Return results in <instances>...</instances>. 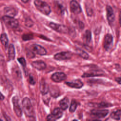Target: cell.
Instances as JSON below:
<instances>
[{
    "label": "cell",
    "mask_w": 121,
    "mask_h": 121,
    "mask_svg": "<svg viewBox=\"0 0 121 121\" xmlns=\"http://www.w3.org/2000/svg\"><path fill=\"white\" fill-rule=\"evenodd\" d=\"M22 0V2H23L24 3H26V2H27L29 0Z\"/></svg>",
    "instance_id": "cell-37"
},
{
    "label": "cell",
    "mask_w": 121,
    "mask_h": 121,
    "mask_svg": "<svg viewBox=\"0 0 121 121\" xmlns=\"http://www.w3.org/2000/svg\"><path fill=\"white\" fill-rule=\"evenodd\" d=\"M49 26L52 29L60 33L66 34L69 31V28L63 25L58 24L53 22H50Z\"/></svg>",
    "instance_id": "cell-4"
},
{
    "label": "cell",
    "mask_w": 121,
    "mask_h": 121,
    "mask_svg": "<svg viewBox=\"0 0 121 121\" xmlns=\"http://www.w3.org/2000/svg\"><path fill=\"white\" fill-rule=\"evenodd\" d=\"M107 19L109 24H112L114 21L115 15L112 8L110 5H107L106 8Z\"/></svg>",
    "instance_id": "cell-12"
},
{
    "label": "cell",
    "mask_w": 121,
    "mask_h": 121,
    "mask_svg": "<svg viewBox=\"0 0 121 121\" xmlns=\"http://www.w3.org/2000/svg\"><path fill=\"white\" fill-rule=\"evenodd\" d=\"M12 74L15 79L18 80L21 78V71L17 67H14L12 69Z\"/></svg>",
    "instance_id": "cell-19"
},
{
    "label": "cell",
    "mask_w": 121,
    "mask_h": 121,
    "mask_svg": "<svg viewBox=\"0 0 121 121\" xmlns=\"http://www.w3.org/2000/svg\"><path fill=\"white\" fill-rule=\"evenodd\" d=\"M4 12L6 16L14 17L15 16L17 13V10L14 8L11 7H7L4 9Z\"/></svg>",
    "instance_id": "cell-18"
},
{
    "label": "cell",
    "mask_w": 121,
    "mask_h": 121,
    "mask_svg": "<svg viewBox=\"0 0 121 121\" xmlns=\"http://www.w3.org/2000/svg\"><path fill=\"white\" fill-rule=\"evenodd\" d=\"M2 20L5 25L9 28H15L18 26V21L13 17L5 16L2 17Z\"/></svg>",
    "instance_id": "cell-3"
},
{
    "label": "cell",
    "mask_w": 121,
    "mask_h": 121,
    "mask_svg": "<svg viewBox=\"0 0 121 121\" xmlns=\"http://www.w3.org/2000/svg\"><path fill=\"white\" fill-rule=\"evenodd\" d=\"M32 66L35 69L40 70L44 69L46 67L45 63L42 60H36L32 62Z\"/></svg>",
    "instance_id": "cell-16"
},
{
    "label": "cell",
    "mask_w": 121,
    "mask_h": 121,
    "mask_svg": "<svg viewBox=\"0 0 121 121\" xmlns=\"http://www.w3.org/2000/svg\"><path fill=\"white\" fill-rule=\"evenodd\" d=\"M65 84L69 86L75 88H80L83 86V82L79 79H76L70 82H66Z\"/></svg>",
    "instance_id": "cell-14"
},
{
    "label": "cell",
    "mask_w": 121,
    "mask_h": 121,
    "mask_svg": "<svg viewBox=\"0 0 121 121\" xmlns=\"http://www.w3.org/2000/svg\"><path fill=\"white\" fill-rule=\"evenodd\" d=\"M111 117L115 120H120L121 119V110H118L113 112L110 115Z\"/></svg>",
    "instance_id": "cell-23"
},
{
    "label": "cell",
    "mask_w": 121,
    "mask_h": 121,
    "mask_svg": "<svg viewBox=\"0 0 121 121\" xmlns=\"http://www.w3.org/2000/svg\"><path fill=\"white\" fill-rule=\"evenodd\" d=\"M104 75V73L103 71L101 70H92L88 72L85 73L83 75V78H86V77H95V76H100Z\"/></svg>",
    "instance_id": "cell-15"
},
{
    "label": "cell",
    "mask_w": 121,
    "mask_h": 121,
    "mask_svg": "<svg viewBox=\"0 0 121 121\" xmlns=\"http://www.w3.org/2000/svg\"><path fill=\"white\" fill-rule=\"evenodd\" d=\"M39 88H40L41 93L43 95H46L49 90V88L48 87V86L44 80H41L40 82Z\"/></svg>",
    "instance_id": "cell-17"
},
{
    "label": "cell",
    "mask_w": 121,
    "mask_h": 121,
    "mask_svg": "<svg viewBox=\"0 0 121 121\" xmlns=\"http://www.w3.org/2000/svg\"><path fill=\"white\" fill-rule=\"evenodd\" d=\"M27 55L28 58H33L35 57L34 53L33 52H32L31 50H30V52H28L27 53Z\"/></svg>",
    "instance_id": "cell-32"
},
{
    "label": "cell",
    "mask_w": 121,
    "mask_h": 121,
    "mask_svg": "<svg viewBox=\"0 0 121 121\" xmlns=\"http://www.w3.org/2000/svg\"><path fill=\"white\" fill-rule=\"evenodd\" d=\"M72 56V53L69 52H63L56 54L54 58L55 60H67L71 59Z\"/></svg>",
    "instance_id": "cell-8"
},
{
    "label": "cell",
    "mask_w": 121,
    "mask_h": 121,
    "mask_svg": "<svg viewBox=\"0 0 121 121\" xmlns=\"http://www.w3.org/2000/svg\"><path fill=\"white\" fill-rule=\"evenodd\" d=\"M8 52L9 59L10 60H14L15 57V51L14 46L12 44H10L9 45Z\"/></svg>",
    "instance_id": "cell-21"
},
{
    "label": "cell",
    "mask_w": 121,
    "mask_h": 121,
    "mask_svg": "<svg viewBox=\"0 0 121 121\" xmlns=\"http://www.w3.org/2000/svg\"><path fill=\"white\" fill-rule=\"evenodd\" d=\"M22 104L23 109L25 114L29 117H33L34 115V112L30 99L27 97L24 98L22 100Z\"/></svg>",
    "instance_id": "cell-2"
},
{
    "label": "cell",
    "mask_w": 121,
    "mask_h": 121,
    "mask_svg": "<svg viewBox=\"0 0 121 121\" xmlns=\"http://www.w3.org/2000/svg\"><path fill=\"white\" fill-rule=\"evenodd\" d=\"M59 105L61 109L63 110H65L68 108L69 105V100L67 97H65L60 101Z\"/></svg>",
    "instance_id": "cell-20"
},
{
    "label": "cell",
    "mask_w": 121,
    "mask_h": 121,
    "mask_svg": "<svg viewBox=\"0 0 121 121\" xmlns=\"http://www.w3.org/2000/svg\"><path fill=\"white\" fill-rule=\"evenodd\" d=\"M34 4L37 9L42 13L45 15H48L51 13V8L45 1L42 0H35Z\"/></svg>",
    "instance_id": "cell-1"
},
{
    "label": "cell",
    "mask_w": 121,
    "mask_h": 121,
    "mask_svg": "<svg viewBox=\"0 0 121 121\" xmlns=\"http://www.w3.org/2000/svg\"><path fill=\"white\" fill-rule=\"evenodd\" d=\"M113 43V37L112 36L109 34H106L104 38V49L108 51L110 49Z\"/></svg>",
    "instance_id": "cell-11"
},
{
    "label": "cell",
    "mask_w": 121,
    "mask_h": 121,
    "mask_svg": "<svg viewBox=\"0 0 121 121\" xmlns=\"http://www.w3.org/2000/svg\"><path fill=\"white\" fill-rule=\"evenodd\" d=\"M70 10L75 14H78L81 12V7L78 2L76 0H71L69 3Z\"/></svg>",
    "instance_id": "cell-7"
},
{
    "label": "cell",
    "mask_w": 121,
    "mask_h": 121,
    "mask_svg": "<svg viewBox=\"0 0 121 121\" xmlns=\"http://www.w3.org/2000/svg\"><path fill=\"white\" fill-rule=\"evenodd\" d=\"M4 98V96L0 92V100H2Z\"/></svg>",
    "instance_id": "cell-36"
},
{
    "label": "cell",
    "mask_w": 121,
    "mask_h": 121,
    "mask_svg": "<svg viewBox=\"0 0 121 121\" xmlns=\"http://www.w3.org/2000/svg\"><path fill=\"white\" fill-rule=\"evenodd\" d=\"M119 23L121 26V10L120 11V12L119 14Z\"/></svg>",
    "instance_id": "cell-35"
},
{
    "label": "cell",
    "mask_w": 121,
    "mask_h": 121,
    "mask_svg": "<svg viewBox=\"0 0 121 121\" xmlns=\"http://www.w3.org/2000/svg\"><path fill=\"white\" fill-rule=\"evenodd\" d=\"M30 50L34 53L40 55H44L47 53V51L44 47L36 44L32 45L30 46Z\"/></svg>",
    "instance_id": "cell-6"
},
{
    "label": "cell",
    "mask_w": 121,
    "mask_h": 121,
    "mask_svg": "<svg viewBox=\"0 0 121 121\" xmlns=\"http://www.w3.org/2000/svg\"><path fill=\"white\" fill-rule=\"evenodd\" d=\"M115 81L120 84H121V77H118L115 78Z\"/></svg>",
    "instance_id": "cell-34"
},
{
    "label": "cell",
    "mask_w": 121,
    "mask_h": 121,
    "mask_svg": "<svg viewBox=\"0 0 121 121\" xmlns=\"http://www.w3.org/2000/svg\"><path fill=\"white\" fill-rule=\"evenodd\" d=\"M63 112L62 110L60 108H56L51 114L47 116L46 119L48 121H55L61 118Z\"/></svg>",
    "instance_id": "cell-5"
},
{
    "label": "cell",
    "mask_w": 121,
    "mask_h": 121,
    "mask_svg": "<svg viewBox=\"0 0 121 121\" xmlns=\"http://www.w3.org/2000/svg\"><path fill=\"white\" fill-rule=\"evenodd\" d=\"M50 94L52 96L54 97H56L59 95V91L57 88L53 87L51 88Z\"/></svg>",
    "instance_id": "cell-27"
},
{
    "label": "cell",
    "mask_w": 121,
    "mask_h": 121,
    "mask_svg": "<svg viewBox=\"0 0 121 121\" xmlns=\"http://www.w3.org/2000/svg\"><path fill=\"white\" fill-rule=\"evenodd\" d=\"M29 83L32 85H34L35 84V79L32 76H30L29 77Z\"/></svg>",
    "instance_id": "cell-33"
},
{
    "label": "cell",
    "mask_w": 121,
    "mask_h": 121,
    "mask_svg": "<svg viewBox=\"0 0 121 121\" xmlns=\"http://www.w3.org/2000/svg\"><path fill=\"white\" fill-rule=\"evenodd\" d=\"M12 102L13 104L14 110L17 116L18 117H20L22 114V112L21 107L18 104V99L17 97L14 96L12 98Z\"/></svg>",
    "instance_id": "cell-10"
},
{
    "label": "cell",
    "mask_w": 121,
    "mask_h": 121,
    "mask_svg": "<svg viewBox=\"0 0 121 121\" xmlns=\"http://www.w3.org/2000/svg\"><path fill=\"white\" fill-rule=\"evenodd\" d=\"M109 111L106 109H95L91 111V114L97 118L105 117L108 113Z\"/></svg>",
    "instance_id": "cell-9"
},
{
    "label": "cell",
    "mask_w": 121,
    "mask_h": 121,
    "mask_svg": "<svg viewBox=\"0 0 121 121\" xmlns=\"http://www.w3.org/2000/svg\"><path fill=\"white\" fill-rule=\"evenodd\" d=\"M57 3V4L56 5V6H57L58 9H58L59 10V12L61 14H62L64 12V11L65 10L64 7L62 6V5L60 4V3Z\"/></svg>",
    "instance_id": "cell-28"
},
{
    "label": "cell",
    "mask_w": 121,
    "mask_h": 121,
    "mask_svg": "<svg viewBox=\"0 0 121 121\" xmlns=\"http://www.w3.org/2000/svg\"><path fill=\"white\" fill-rule=\"evenodd\" d=\"M66 75L63 72H56L51 77L52 79L55 82H60L66 79Z\"/></svg>",
    "instance_id": "cell-13"
},
{
    "label": "cell",
    "mask_w": 121,
    "mask_h": 121,
    "mask_svg": "<svg viewBox=\"0 0 121 121\" xmlns=\"http://www.w3.org/2000/svg\"><path fill=\"white\" fill-rule=\"evenodd\" d=\"M18 61L19 63L23 66L24 67H25L26 66V61L24 58H20L18 59Z\"/></svg>",
    "instance_id": "cell-31"
},
{
    "label": "cell",
    "mask_w": 121,
    "mask_h": 121,
    "mask_svg": "<svg viewBox=\"0 0 121 121\" xmlns=\"http://www.w3.org/2000/svg\"><path fill=\"white\" fill-rule=\"evenodd\" d=\"M77 102L74 100H72V101L71 102V104H70V105L69 111L70 112H73L76 110V109L77 108Z\"/></svg>",
    "instance_id": "cell-26"
},
{
    "label": "cell",
    "mask_w": 121,
    "mask_h": 121,
    "mask_svg": "<svg viewBox=\"0 0 121 121\" xmlns=\"http://www.w3.org/2000/svg\"><path fill=\"white\" fill-rule=\"evenodd\" d=\"M33 38V36L32 35H30V34H26V35H24L23 36H22V39L25 40H28L30 39H32Z\"/></svg>",
    "instance_id": "cell-30"
},
{
    "label": "cell",
    "mask_w": 121,
    "mask_h": 121,
    "mask_svg": "<svg viewBox=\"0 0 121 121\" xmlns=\"http://www.w3.org/2000/svg\"><path fill=\"white\" fill-rule=\"evenodd\" d=\"M83 40L86 43H89L91 40V32L89 30H86L83 35Z\"/></svg>",
    "instance_id": "cell-22"
},
{
    "label": "cell",
    "mask_w": 121,
    "mask_h": 121,
    "mask_svg": "<svg viewBox=\"0 0 121 121\" xmlns=\"http://www.w3.org/2000/svg\"><path fill=\"white\" fill-rule=\"evenodd\" d=\"M25 24L28 27H31L34 25V23L31 19L27 18L26 20Z\"/></svg>",
    "instance_id": "cell-29"
},
{
    "label": "cell",
    "mask_w": 121,
    "mask_h": 121,
    "mask_svg": "<svg viewBox=\"0 0 121 121\" xmlns=\"http://www.w3.org/2000/svg\"><path fill=\"white\" fill-rule=\"evenodd\" d=\"M0 40L2 45L5 47V48H6L8 47L9 41L7 35L5 33L1 34L0 35Z\"/></svg>",
    "instance_id": "cell-25"
},
{
    "label": "cell",
    "mask_w": 121,
    "mask_h": 121,
    "mask_svg": "<svg viewBox=\"0 0 121 121\" xmlns=\"http://www.w3.org/2000/svg\"><path fill=\"white\" fill-rule=\"evenodd\" d=\"M76 53L83 59L85 60H87L89 58L88 54L84 51L82 50V49L77 48L76 50Z\"/></svg>",
    "instance_id": "cell-24"
}]
</instances>
